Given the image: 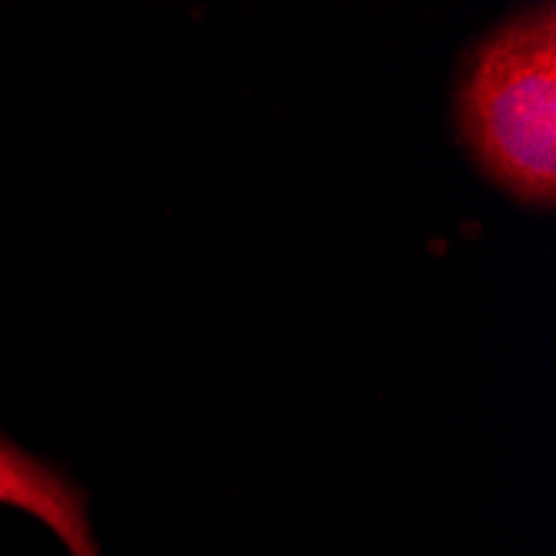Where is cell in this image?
<instances>
[{
  "mask_svg": "<svg viewBox=\"0 0 556 556\" xmlns=\"http://www.w3.org/2000/svg\"><path fill=\"white\" fill-rule=\"evenodd\" d=\"M457 127L477 167L527 207L556 197V11L533 4L500 21L464 61Z\"/></svg>",
  "mask_w": 556,
  "mask_h": 556,
  "instance_id": "obj_1",
  "label": "cell"
},
{
  "mask_svg": "<svg viewBox=\"0 0 556 556\" xmlns=\"http://www.w3.org/2000/svg\"><path fill=\"white\" fill-rule=\"evenodd\" d=\"M0 503L37 517L50 533H58L71 556H100L87 517V493L71 483L64 470L30 457L4 433H0Z\"/></svg>",
  "mask_w": 556,
  "mask_h": 556,
  "instance_id": "obj_2",
  "label": "cell"
}]
</instances>
